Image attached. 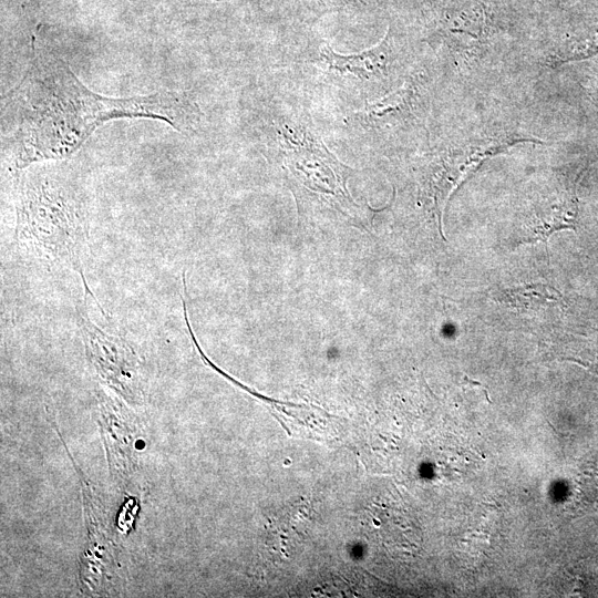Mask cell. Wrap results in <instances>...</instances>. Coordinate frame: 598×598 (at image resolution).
<instances>
[{
    "mask_svg": "<svg viewBox=\"0 0 598 598\" xmlns=\"http://www.w3.org/2000/svg\"><path fill=\"white\" fill-rule=\"evenodd\" d=\"M320 54L326 64L340 74H350L367 82L391 83L402 72L403 48L385 34L374 47L355 54H341L324 44Z\"/></svg>",
    "mask_w": 598,
    "mask_h": 598,
    "instance_id": "5",
    "label": "cell"
},
{
    "mask_svg": "<svg viewBox=\"0 0 598 598\" xmlns=\"http://www.w3.org/2000/svg\"><path fill=\"white\" fill-rule=\"evenodd\" d=\"M322 9H337L343 7H362L381 2V0H315Z\"/></svg>",
    "mask_w": 598,
    "mask_h": 598,
    "instance_id": "7",
    "label": "cell"
},
{
    "mask_svg": "<svg viewBox=\"0 0 598 598\" xmlns=\"http://www.w3.org/2000/svg\"><path fill=\"white\" fill-rule=\"evenodd\" d=\"M281 135L285 164L298 183L310 192L333 198L347 212H358L359 206L347 189L352 169L340 163L308 130L285 125Z\"/></svg>",
    "mask_w": 598,
    "mask_h": 598,
    "instance_id": "4",
    "label": "cell"
},
{
    "mask_svg": "<svg viewBox=\"0 0 598 598\" xmlns=\"http://www.w3.org/2000/svg\"><path fill=\"white\" fill-rule=\"evenodd\" d=\"M3 116L13 163H33L72 155L102 123L118 117H150L185 132L200 111L186 92L106 97L89 90L58 54L33 37L32 58L19 84L4 97Z\"/></svg>",
    "mask_w": 598,
    "mask_h": 598,
    "instance_id": "1",
    "label": "cell"
},
{
    "mask_svg": "<svg viewBox=\"0 0 598 598\" xmlns=\"http://www.w3.org/2000/svg\"><path fill=\"white\" fill-rule=\"evenodd\" d=\"M596 103L598 104V80L596 82V93H595Z\"/></svg>",
    "mask_w": 598,
    "mask_h": 598,
    "instance_id": "8",
    "label": "cell"
},
{
    "mask_svg": "<svg viewBox=\"0 0 598 598\" xmlns=\"http://www.w3.org/2000/svg\"><path fill=\"white\" fill-rule=\"evenodd\" d=\"M427 94L420 81L409 80L394 92L384 95L364 110L367 117L383 126H405L425 114Z\"/></svg>",
    "mask_w": 598,
    "mask_h": 598,
    "instance_id": "6",
    "label": "cell"
},
{
    "mask_svg": "<svg viewBox=\"0 0 598 598\" xmlns=\"http://www.w3.org/2000/svg\"><path fill=\"white\" fill-rule=\"evenodd\" d=\"M14 240L22 252L47 266L70 268L86 280L83 258L89 216L70 181L49 173L21 177L16 200Z\"/></svg>",
    "mask_w": 598,
    "mask_h": 598,
    "instance_id": "2",
    "label": "cell"
},
{
    "mask_svg": "<svg viewBox=\"0 0 598 598\" xmlns=\"http://www.w3.org/2000/svg\"><path fill=\"white\" fill-rule=\"evenodd\" d=\"M84 301L78 322L90 359L101 377L127 395L138 391L137 358L117 331L87 282L83 283Z\"/></svg>",
    "mask_w": 598,
    "mask_h": 598,
    "instance_id": "3",
    "label": "cell"
}]
</instances>
